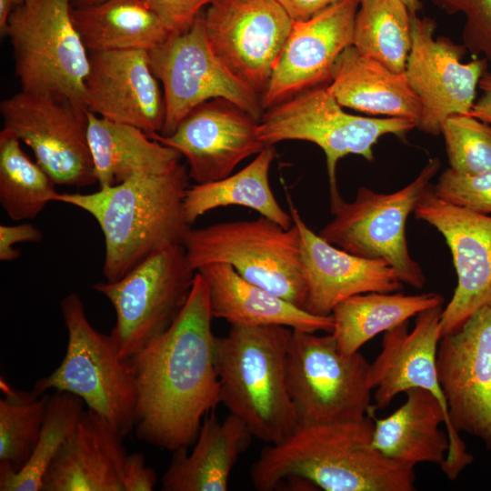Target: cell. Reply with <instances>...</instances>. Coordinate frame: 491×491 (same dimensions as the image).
Instances as JSON below:
<instances>
[{
  "label": "cell",
  "mask_w": 491,
  "mask_h": 491,
  "mask_svg": "<svg viewBox=\"0 0 491 491\" xmlns=\"http://www.w3.org/2000/svg\"><path fill=\"white\" fill-rule=\"evenodd\" d=\"M405 393L401 406L386 417L374 419V446L403 464L438 465L448 479L455 480L474 456L433 394L419 387Z\"/></svg>",
  "instance_id": "19"
},
{
  "label": "cell",
  "mask_w": 491,
  "mask_h": 491,
  "mask_svg": "<svg viewBox=\"0 0 491 491\" xmlns=\"http://www.w3.org/2000/svg\"><path fill=\"white\" fill-rule=\"evenodd\" d=\"M374 409L357 420L302 425L267 445L252 465L259 491L298 478L326 491H413L415 466L392 459L373 445Z\"/></svg>",
  "instance_id": "2"
},
{
  "label": "cell",
  "mask_w": 491,
  "mask_h": 491,
  "mask_svg": "<svg viewBox=\"0 0 491 491\" xmlns=\"http://www.w3.org/2000/svg\"><path fill=\"white\" fill-rule=\"evenodd\" d=\"M15 7L14 0H0V34L5 36L9 16Z\"/></svg>",
  "instance_id": "44"
},
{
  "label": "cell",
  "mask_w": 491,
  "mask_h": 491,
  "mask_svg": "<svg viewBox=\"0 0 491 491\" xmlns=\"http://www.w3.org/2000/svg\"><path fill=\"white\" fill-rule=\"evenodd\" d=\"M125 437L87 408L48 466L41 491H124Z\"/></svg>",
  "instance_id": "24"
},
{
  "label": "cell",
  "mask_w": 491,
  "mask_h": 491,
  "mask_svg": "<svg viewBox=\"0 0 491 491\" xmlns=\"http://www.w3.org/2000/svg\"><path fill=\"white\" fill-rule=\"evenodd\" d=\"M259 120L225 98L201 104L168 135L150 136L185 156L195 184L223 179L238 164L266 145L258 134Z\"/></svg>",
  "instance_id": "18"
},
{
  "label": "cell",
  "mask_w": 491,
  "mask_h": 491,
  "mask_svg": "<svg viewBox=\"0 0 491 491\" xmlns=\"http://www.w3.org/2000/svg\"><path fill=\"white\" fill-rule=\"evenodd\" d=\"M478 87L481 96L475 101L470 115L486 123L491 124V73L486 72L481 77Z\"/></svg>",
  "instance_id": "43"
},
{
  "label": "cell",
  "mask_w": 491,
  "mask_h": 491,
  "mask_svg": "<svg viewBox=\"0 0 491 491\" xmlns=\"http://www.w3.org/2000/svg\"><path fill=\"white\" fill-rule=\"evenodd\" d=\"M195 275L177 244L155 252L116 281L93 286L115 309L110 336L120 357L130 358L169 327L188 298Z\"/></svg>",
  "instance_id": "11"
},
{
  "label": "cell",
  "mask_w": 491,
  "mask_h": 491,
  "mask_svg": "<svg viewBox=\"0 0 491 491\" xmlns=\"http://www.w3.org/2000/svg\"><path fill=\"white\" fill-rule=\"evenodd\" d=\"M436 366L452 426L491 452V302L441 337Z\"/></svg>",
  "instance_id": "16"
},
{
  "label": "cell",
  "mask_w": 491,
  "mask_h": 491,
  "mask_svg": "<svg viewBox=\"0 0 491 491\" xmlns=\"http://www.w3.org/2000/svg\"><path fill=\"white\" fill-rule=\"evenodd\" d=\"M293 21H305L321 13L338 0H276Z\"/></svg>",
  "instance_id": "42"
},
{
  "label": "cell",
  "mask_w": 491,
  "mask_h": 491,
  "mask_svg": "<svg viewBox=\"0 0 491 491\" xmlns=\"http://www.w3.org/2000/svg\"><path fill=\"white\" fill-rule=\"evenodd\" d=\"M71 15L89 53L150 51L170 35L158 16L141 0H105L73 5Z\"/></svg>",
  "instance_id": "29"
},
{
  "label": "cell",
  "mask_w": 491,
  "mask_h": 491,
  "mask_svg": "<svg viewBox=\"0 0 491 491\" xmlns=\"http://www.w3.org/2000/svg\"><path fill=\"white\" fill-rule=\"evenodd\" d=\"M183 246L190 266L224 263L243 278L305 309L307 286L297 226L284 228L260 215L189 228Z\"/></svg>",
  "instance_id": "5"
},
{
  "label": "cell",
  "mask_w": 491,
  "mask_h": 491,
  "mask_svg": "<svg viewBox=\"0 0 491 491\" xmlns=\"http://www.w3.org/2000/svg\"><path fill=\"white\" fill-rule=\"evenodd\" d=\"M253 435L233 414L222 421L212 413L204 417L191 453L173 452L162 476L164 491H225L232 469L249 446Z\"/></svg>",
  "instance_id": "26"
},
{
  "label": "cell",
  "mask_w": 491,
  "mask_h": 491,
  "mask_svg": "<svg viewBox=\"0 0 491 491\" xmlns=\"http://www.w3.org/2000/svg\"><path fill=\"white\" fill-rule=\"evenodd\" d=\"M155 484L156 473L146 466L145 456L141 453L127 455L124 467V491H151Z\"/></svg>",
  "instance_id": "41"
},
{
  "label": "cell",
  "mask_w": 491,
  "mask_h": 491,
  "mask_svg": "<svg viewBox=\"0 0 491 491\" xmlns=\"http://www.w3.org/2000/svg\"><path fill=\"white\" fill-rule=\"evenodd\" d=\"M87 137L99 187L113 186L134 176L167 172L182 155L124 123L88 113Z\"/></svg>",
  "instance_id": "28"
},
{
  "label": "cell",
  "mask_w": 491,
  "mask_h": 491,
  "mask_svg": "<svg viewBox=\"0 0 491 491\" xmlns=\"http://www.w3.org/2000/svg\"><path fill=\"white\" fill-rule=\"evenodd\" d=\"M0 474H15L29 460L40 435L50 395L17 390L0 379Z\"/></svg>",
  "instance_id": "34"
},
{
  "label": "cell",
  "mask_w": 491,
  "mask_h": 491,
  "mask_svg": "<svg viewBox=\"0 0 491 491\" xmlns=\"http://www.w3.org/2000/svg\"><path fill=\"white\" fill-rule=\"evenodd\" d=\"M406 5L407 9L411 14H416L417 11L421 8L420 0H401Z\"/></svg>",
  "instance_id": "45"
},
{
  "label": "cell",
  "mask_w": 491,
  "mask_h": 491,
  "mask_svg": "<svg viewBox=\"0 0 491 491\" xmlns=\"http://www.w3.org/2000/svg\"><path fill=\"white\" fill-rule=\"evenodd\" d=\"M440 167L431 158L407 185L393 193H376L361 186L355 199H331L333 219L318 235L329 244L355 256L381 259L403 284L421 289L425 274L410 256L406 235V221Z\"/></svg>",
  "instance_id": "7"
},
{
  "label": "cell",
  "mask_w": 491,
  "mask_h": 491,
  "mask_svg": "<svg viewBox=\"0 0 491 491\" xmlns=\"http://www.w3.org/2000/svg\"><path fill=\"white\" fill-rule=\"evenodd\" d=\"M411 15L401 0H359L353 45L390 70L405 73L412 45Z\"/></svg>",
  "instance_id": "32"
},
{
  "label": "cell",
  "mask_w": 491,
  "mask_h": 491,
  "mask_svg": "<svg viewBox=\"0 0 491 491\" xmlns=\"http://www.w3.org/2000/svg\"><path fill=\"white\" fill-rule=\"evenodd\" d=\"M60 309L67 330L65 355L33 390L39 396L51 389L72 393L127 436L135 428L136 412V385L129 358L120 357L111 336L92 326L76 293L65 296Z\"/></svg>",
  "instance_id": "6"
},
{
  "label": "cell",
  "mask_w": 491,
  "mask_h": 491,
  "mask_svg": "<svg viewBox=\"0 0 491 491\" xmlns=\"http://www.w3.org/2000/svg\"><path fill=\"white\" fill-rule=\"evenodd\" d=\"M164 24L170 35L187 31L205 6L215 0H141Z\"/></svg>",
  "instance_id": "39"
},
{
  "label": "cell",
  "mask_w": 491,
  "mask_h": 491,
  "mask_svg": "<svg viewBox=\"0 0 491 491\" xmlns=\"http://www.w3.org/2000/svg\"><path fill=\"white\" fill-rule=\"evenodd\" d=\"M189 174L181 163L89 193H58L55 202L91 215L105 239L103 275L114 282L155 252L182 244L191 225L184 213Z\"/></svg>",
  "instance_id": "3"
},
{
  "label": "cell",
  "mask_w": 491,
  "mask_h": 491,
  "mask_svg": "<svg viewBox=\"0 0 491 491\" xmlns=\"http://www.w3.org/2000/svg\"><path fill=\"white\" fill-rule=\"evenodd\" d=\"M448 15L466 17L463 45L474 55H482L491 65V0H431Z\"/></svg>",
  "instance_id": "38"
},
{
  "label": "cell",
  "mask_w": 491,
  "mask_h": 491,
  "mask_svg": "<svg viewBox=\"0 0 491 491\" xmlns=\"http://www.w3.org/2000/svg\"><path fill=\"white\" fill-rule=\"evenodd\" d=\"M152 71L148 51L123 50L89 53L85 81V105L100 117L161 134L165 99Z\"/></svg>",
  "instance_id": "21"
},
{
  "label": "cell",
  "mask_w": 491,
  "mask_h": 491,
  "mask_svg": "<svg viewBox=\"0 0 491 491\" xmlns=\"http://www.w3.org/2000/svg\"><path fill=\"white\" fill-rule=\"evenodd\" d=\"M276 157L274 145L266 146L238 172L223 179L195 184L186 190L184 213L189 225L208 211L228 205H241L256 211L290 228L293 218L278 204L269 184V170Z\"/></svg>",
  "instance_id": "30"
},
{
  "label": "cell",
  "mask_w": 491,
  "mask_h": 491,
  "mask_svg": "<svg viewBox=\"0 0 491 491\" xmlns=\"http://www.w3.org/2000/svg\"><path fill=\"white\" fill-rule=\"evenodd\" d=\"M411 24L412 45L405 75L422 104L416 127L437 135L448 116L470 115L488 63L484 57L463 63L466 47L444 36L436 38L433 19L412 14Z\"/></svg>",
  "instance_id": "15"
},
{
  "label": "cell",
  "mask_w": 491,
  "mask_h": 491,
  "mask_svg": "<svg viewBox=\"0 0 491 491\" xmlns=\"http://www.w3.org/2000/svg\"><path fill=\"white\" fill-rule=\"evenodd\" d=\"M208 284L195 272L169 327L129 358L136 385V437L175 451L193 446L204 417L220 403Z\"/></svg>",
  "instance_id": "1"
},
{
  "label": "cell",
  "mask_w": 491,
  "mask_h": 491,
  "mask_svg": "<svg viewBox=\"0 0 491 491\" xmlns=\"http://www.w3.org/2000/svg\"><path fill=\"white\" fill-rule=\"evenodd\" d=\"M413 213L444 236L457 276L454 295L442 310V337L491 302V216L445 202L435 195L431 184Z\"/></svg>",
  "instance_id": "17"
},
{
  "label": "cell",
  "mask_w": 491,
  "mask_h": 491,
  "mask_svg": "<svg viewBox=\"0 0 491 491\" xmlns=\"http://www.w3.org/2000/svg\"><path fill=\"white\" fill-rule=\"evenodd\" d=\"M369 366L359 351L343 353L331 333L293 329L287 387L299 426L365 417L372 408Z\"/></svg>",
  "instance_id": "10"
},
{
  "label": "cell",
  "mask_w": 491,
  "mask_h": 491,
  "mask_svg": "<svg viewBox=\"0 0 491 491\" xmlns=\"http://www.w3.org/2000/svg\"><path fill=\"white\" fill-rule=\"evenodd\" d=\"M51 176L33 162L10 132H0V205L14 221L32 219L55 201L58 192Z\"/></svg>",
  "instance_id": "33"
},
{
  "label": "cell",
  "mask_w": 491,
  "mask_h": 491,
  "mask_svg": "<svg viewBox=\"0 0 491 491\" xmlns=\"http://www.w3.org/2000/svg\"><path fill=\"white\" fill-rule=\"evenodd\" d=\"M436 293L403 295L371 292L350 296L338 303L331 314L332 335L345 354L359 351L370 339L406 322L419 313L443 306Z\"/></svg>",
  "instance_id": "31"
},
{
  "label": "cell",
  "mask_w": 491,
  "mask_h": 491,
  "mask_svg": "<svg viewBox=\"0 0 491 491\" xmlns=\"http://www.w3.org/2000/svg\"><path fill=\"white\" fill-rule=\"evenodd\" d=\"M43 234L36 226L25 223L0 225V260L14 261L19 258L20 249L14 248L17 243H35L41 241Z\"/></svg>",
  "instance_id": "40"
},
{
  "label": "cell",
  "mask_w": 491,
  "mask_h": 491,
  "mask_svg": "<svg viewBox=\"0 0 491 491\" xmlns=\"http://www.w3.org/2000/svg\"><path fill=\"white\" fill-rule=\"evenodd\" d=\"M150 65L163 85L168 135L194 108L225 98L256 119L263 115L261 96L235 76L213 52L205 35L204 12L185 32L170 35L148 51Z\"/></svg>",
  "instance_id": "13"
},
{
  "label": "cell",
  "mask_w": 491,
  "mask_h": 491,
  "mask_svg": "<svg viewBox=\"0 0 491 491\" xmlns=\"http://www.w3.org/2000/svg\"><path fill=\"white\" fill-rule=\"evenodd\" d=\"M204 23L215 55L262 99L293 19L276 0H215L204 12Z\"/></svg>",
  "instance_id": "14"
},
{
  "label": "cell",
  "mask_w": 491,
  "mask_h": 491,
  "mask_svg": "<svg viewBox=\"0 0 491 491\" xmlns=\"http://www.w3.org/2000/svg\"><path fill=\"white\" fill-rule=\"evenodd\" d=\"M105 0H72L74 6H84L104 2Z\"/></svg>",
  "instance_id": "46"
},
{
  "label": "cell",
  "mask_w": 491,
  "mask_h": 491,
  "mask_svg": "<svg viewBox=\"0 0 491 491\" xmlns=\"http://www.w3.org/2000/svg\"><path fill=\"white\" fill-rule=\"evenodd\" d=\"M3 129L33 151L56 185L96 182L88 144L87 108L66 96L21 89L0 103Z\"/></svg>",
  "instance_id": "12"
},
{
  "label": "cell",
  "mask_w": 491,
  "mask_h": 491,
  "mask_svg": "<svg viewBox=\"0 0 491 491\" xmlns=\"http://www.w3.org/2000/svg\"><path fill=\"white\" fill-rule=\"evenodd\" d=\"M432 188L446 203L482 215L491 214V170L471 175L449 167Z\"/></svg>",
  "instance_id": "37"
},
{
  "label": "cell",
  "mask_w": 491,
  "mask_h": 491,
  "mask_svg": "<svg viewBox=\"0 0 491 491\" xmlns=\"http://www.w3.org/2000/svg\"><path fill=\"white\" fill-rule=\"evenodd\" d=\"M359 0H338L316 15L294 21L262 105L269 108L303 91L328 84L341 53L353 45Z\"/></svg>",
  "instance_id": "20"
},
{
  "label": "cell",
  "mask_w": 491,
  "mask_h": 491,
  "mask_svg": "<svg viewBox=\"0 0 491 491\" xmlns=\"http://www.w3.org/2000/svg\"><path fill=\"white\" fill-rule=\"evenodd\" d=\"M206 279L213 318L231 326L277 325L332 333V316L313 315L243 278L231 266L215 263L198 270Z\"/></svg>",
  "instance_id": "25"
},
{
  "label": "cell",
  "mask_w": 491,
  "mask_h": 491,
  "mask_svg": "<svg viewBox=\"0 0 491 491\" xmlns=\"http://www.w3.org/2000/svg\"><path fill=\"white\" fill-rule=\"evenodd\" d=\"M14 1H15V6L16 5H18L19 3H21L23 0H14Z\"/></svg>",
  "instance_id": "47"
},
{
  "label": "cell",
  "mask_w": 491,
  "mask_h": 491,
  "mask_svg": "<svg viewBox=\"0 0 491 491\" xmlns=\"http://www.w3.org/2000/svg\"><path fill=\"white\" fill-rule=\"evenodd\" d=\"M449 167L465 175L491 170V124L471 115H452L442 126Z\"/></svg>",
  "instance_id": "36"
},
{
  "label": "cell",
  "mask_w": 491,
  "mask_h": 491,
  "mask_svg": "<svg viewBox=\"0 0 491 491\" xmlns=\"http://www.w3.org/2000/svg\"><path fill=\"white\" fill-rule=\"evenodd\" d=\"M286 200L301 237L307 286L305 310L328 316L338 303L350 296L402 289L403 283L386 262L360 257L329 244L306 224L288 193Z\"/></svg>",
  "instance_id": "22"
},
{
  "label": "cell",
  "mask_w": 491,
  "mask_h": 491,
  "mask_svg": "<svg viewBox=\"0 0 491 491\" xmlns=\"http://www.w3.org/2000/svg\"><path fill=\"white\" fill-rule=\"evenodd\" d=\"M442 310L439 306L419 313L410 332L408 321L385 332L382 350L368 371L374 410L386 408L398 394L419 387L433 394L448 414L436 366Z\"/></svg>",
  "instance_id": "23"
},
{
  "label": "cell",
  "mask_w": 491,
  "mask_h": 491,
  "mask_svg": "<svg viewBox=\"0 0 491 491\" xmlns=\"http://www.w3.org/2000/svg\"><path fill=\"white\" fill-rule=\"evenodd\" d=\"M328 84L303 91L272 107L259 119L258 134L266 145L286 140L308 141L326 155L330 199L340 196L336 165L348 155L374 160L373 146L386 135L402 136L416 124L397 117H365L345 112Z\"/></svg>",
  "instance_id": "9"
},
{
  "label": "cell",
  "mask_w": 491,
  "mask_h": 491,
  "mask_svg": "<svg viewBox=\"0 0 491 491\" xmlns=\"http://www.w3.org/2000/svg\"><path fill=\"white\" fill-rule=\"evenodd\" d=\"M84 401L77 396L55 390L50 395L45 418L25 466L15 474H0L1 491H41L44 476L57 452L75 430Z\"/></svg>",
  "instance_id": "35"
},
{
  "label": "cell",
  "mask_w": 491,
  "mask_h": 491,
  "mask_svg": "<svg viewBox=\"0 0 491 491\" xmlns=\"http://www.w3.org/2000/svg\"><path fill=\"white\" fill-rule=\"evenodd\" d=\"M292 331L277 325L231 326L215 339L220 403L268 445L283 442L299 426L287 387Z\"/></svg>",
  "instance_id": "4"
},
{
  "label": "cell",
  "mask_w": 491,
  "mask_h": 491,
  "mask_svg": "<svg viewBox=\"0 0 491 491\" xmlns=\"http://www.w3.org/2000/svg\"><path fill=\"white\" fill-rule=\"evenodd\" d=\"M328 88L343 107L417 125L422 104L405 73L362 55L353 45L337 58Z\"/></svg>",
  "instance_id": "27"
},
{
  "label": "cell",
  "mask_w": 491,
  "mask_h": 491,
  "mask_svg": "<svg viewBox=\"0 0 491 491\" xmlns=\"http://www.w3.org/2000/svg\"><path fill=\"white\" fill-rule=\"evenodd\" d=\"M72 7V0H23L9 16L5 36L21 89L58 94L85 105L89 52Z\"/></svg>",
  "instance_id": "8"
}]
</instances>
